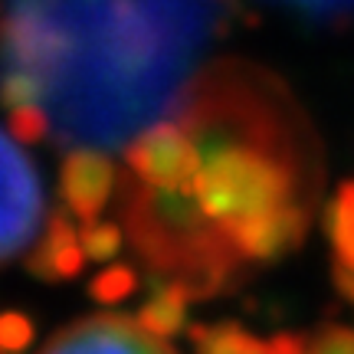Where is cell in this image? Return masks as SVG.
Segmentation results:
<instances>
[{
	"label": "cell",
	"instance_id": "cell-1",
	"mask_svg": "<svg viewBox=\"0 0 354 354\" xmlns=\"http://www.w3.org/2000/svg\"><path fill=\"white\" fill-rule=\"evenodd\" d=\"M43 177L33 161L17 148V138L0 131V266L26 253L46 223Z\"/></svg>",
	"mask_w": 354,
	"mask_h": 354
},
{
	"label": "cell",
	"instance_id": "cell-19",
	"mask_svg": "<svg viewBox=\"0 0 354 354\" xmlns=\"http://www.w3.org/2000/svg\"><path fill=\"white\" fill-rule=\"evenodd\" d=\"M0 354H3V348H0Z\"/></svg>",
	"mask_w": 354,
	"mask_h": 354
},
{
	"label": "cell",
	"instance_id": "cell-14",
	"mask_svg": "<svg viewBox=\"0 0 354 354\" xmlns=\"http://www.w3.org/2000/svg\"><path fill=\"white\" fill-rule=\"evenodd\" d=\"M10 135L20 145H39L50 135V118L39 105H24V109H10Z\"/></svg>",
	"mask_w": 354,
	"mask_h": 354
},
{
	"label": "cell",
	"instance_id": "cell-17",
	"mask_svg": "<svg viewBox=\"0 0 354 354\" xmlns=\"http://www.w3.org/2000/svg\"><path fill=\"white\" fill-rule=\"evenodd\" d=\"M331 286H335V292L342 295L344 302H348V308L354 312V269L344 263H331Z\"/></svg>",
	"mask_w": 354,
	"mask_h": 354
},
{
	"label": "cell",
	"instance_id": "cell-15",
	"mask_svg": "<svg viewBox=\"0 0 354 354\" xmlns=\"http://www.w3.org/2000/svg\"><path fill=\"white\" fill-rule=\"evenodd\" d=\"M33 322L24 315V312H0V348L3 354H24L30 344H33Z\"/></svg>",
	"mask_w": 354,
	"mask_h": 354
},
{
	"label": "cell",
	"instance_id": "cell-11",
	"mask_svg": "<svg viewBox=\"0 0 354 354\" xmlns=\"http://www.w3.org/2000/svg\"><path fill=\"white\" fill-rule=\"evenodd\" d=\"M138 289V269L128 263H115L109 269H102L99 276L88 282V295L102 305H118L128 295H135Z\"/></svg>",
	"mask_w": 354,
	"mask_h": 354
},
{
	"label": "cell",
	"instance_id": "cell-6",
	"mask_svg": "<svg viewBox=\"0 0 354 354\" xmlns=\"http://www.w3.org/2000/svg\"><path fill=\"white\" fill-rule=\"evenodd\" d=\"M86 266V250L79 243V230L73 223V216L66 207L53 210L43 223L33 253L26 256V272L37 276L39 282H66V279H76Z\"/></svg>",
	"mask_w": 354,
	"mask_h": 354
},
{
	"label": "cell",
	"instance_id": "cell-7",
	"mask_svg": "<svg viewBox=\"0 0 354 354\" xmlns=\"http://www.w3.org/2000/svg\"><path fill=\"white\" fill-rule=\"evenodd\" d=\"M187 338L197 354H308V342L302 335L279 331L263 342L236 322H197L187 328Z\"/></svg>",
	"mask_w": 354,
	"mask_h": 354
},
{
	"label": "cell",
	"instance_id": "cell-9",
	"mask_svg": "<svg viewBox=\"0 0 354 354\" xmlns=\"http://www.w3.org/2000/svg\"><path fill=\"white\" fill-rule=\"evenodd\" d=\"M325 233L335 263L354 269V177L335 190L331 203L325 207Z\"/></svg>",
	"mask_w": 354,
	"mask_h": 354
},
{
	"label": "cell",
	"instance_id": "cell-18",
	"mask_svg": "<svg viewBox=\"0 0 354 354\" xmlns=\"http://www.w3.org/2000/svg\"><path fill=\"white\" fill-rule=\"evenodd\" d=\"M214 3H236V0H214Z\"/></svg>",
	"mask_w": 354,
	"mask_h": 354
},
{
	"label": "cell",
	"instance_id": "cell-3",
	"mask_svg": "<svg viewBox=\"0 0 354 354\" xmlns=\"http://www.w3.org/2000/svg\"><path fill=\"white\" fill-rule=\"evenodd\" d=\"M39 354H177L165 338L138 325V318L99 312L69 322Z\"/></svg>",
	"mask_w": 354,
	"mask_h": 354
},
{
	"label": "cell",
	"instance_id": "cell-16",
	"mask_svg": "<svg viewBox=\"0 0 354 354\" xmlns=\"http://www.w3.org/2000/svg\"><path fill=\"white\" fill-rule=\"evenodd\" d=\"M282 3H292L308 17H328V20L354 17V0H282Z\"/></svg>",
	"mask_w": 354,
	"mask_h": 354
},
{
	"label": "cell",
	"instance_id": "cell-4",
	"mask_svg": "<svg viewBox=\"0 0 354 354\" xmlns=\"http://www.w3.org/2000/svg\"><path fill=\"white\" fill-rule=\"evenodd\" d=\"M308 227H312V203L299 201L240 227L230 240L246 263H279L282 256L295 253L302 246Z\"/></svg>",
	"mask_w": 354,
	"mask_h": 354
},
{
	"label": "cell",
	"instance_id": "cell-8",
	"mask_svg": "<svg viewBox=\"0 0 354 354\" xmlns=\"http://www.w3.org/2000/svg\"><path fill=\"white\" fill-rule=\"evenodd\" d=\"M190 302H194V295L187 292V286H180L174 279H151V295L135 312V318H138V325L145 331L171 342L177 331L187 328Z\"/></svg>",
	"mask_w": 354,
	"mask_h": 354
},
{
	"label": "cell",
	"instance_id": "cell-12",
	"mask_svg": "<svg viewBox=\"0 0 354 354\" xmlns=\"http://www.w3.org/2000/svg\"><path fill=\"white\" fill-rule=\"evenodd\" d=\"M79 243L86 250V259L92 263H109L118 256L122 243H125V230L109 220H86L79 227Z\"/></svg>",
	"mask_w": 354,
	"mask_h": 354
},
{
	"label": "cell",
	"instance_id": "cell-13",
	"mask_svg": "<svg viewBox=\"0 0 354 354\" xmlns=\"http://www.w3.org/2000/svg\"><path fill=\"white\" fill-rule=\"evenodd\" d=\"M305 342L308 354H354V328L342 322H325Z\"/></svg>",
	"mask_w": 354,
	"mask_h": 354
},
{
	"label": "cell",
	"instance_id": "cell-2",
	"mask_svg": "<svg viewBox=\"0 0 354 354\" xmlns=\"http://www.w3.org/2000/svg\"><path fill=\"white\" fill-rule=\"evenodd\" d=\"M125 165L151 190H190L201 171V145L180 122H158L125 145Z\"/></svg>",
	"mask_w": 354,
	"mask_h": 354
},
{
	"label": "cell",
	"instance_id": "cell-10",
	"mask_svg": "<svg viewBox=\"0 0 354 354\" xmlns=\"http://www.w3.org/2000/svg\"><path fill=\"white\" fill-rule=\"evenodd\" d=\"M39 99H46V86H43V79L37 73L3 66V73H0V105L3 109L39 105Z\"/></svg>",
	"mask_w": 354,
	"mask_h": 354
},
{
	"label": "cell",
	"instance_id": "cell-5",
	"mask_svg": "<svg viewBox=\"0 0 354 354\" xmlns=\"http://www.w3.org/2000/svg\"><path fill=\"white\" fill-rule=\"evenodd\" d=\"M118 171L102 151H86L76 148L63 158L59 165V197L63 207L73 216L86 220H99V214L105 210V203L112 197Z\"/></svg>",
	"mask_w": 354,
	"mask_h": 354
}]
</instances>
